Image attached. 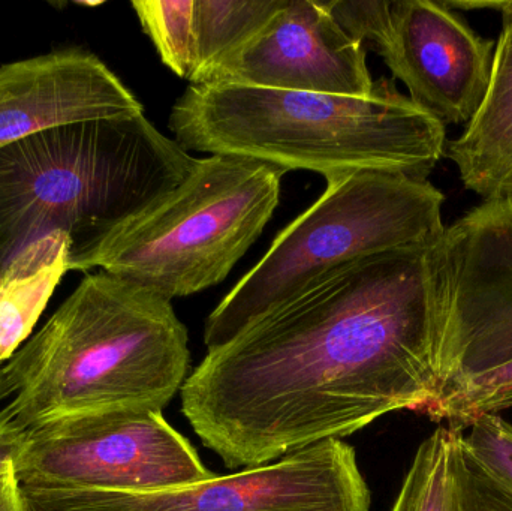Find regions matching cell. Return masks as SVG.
<instances>
[{
	"mask_svg": "<svg viewBox=\"0 0 512 511\" xmlns=\"http://www.w3.org/2000/svg\"><path fill=\"white\" fill-rule=\"evenodd\" d=\"M512 408V359L489 371L471 375L445 390L444 395L424 411V416L441 425L468 428L486 414Z\"/></svg>",
	"mask_w": 512,
	"mask_h": 511,
	"instance_id": "18",
	"label": "cell"
},
{
	"mask_svg": "<svg viewBox=\"0 0 512 511\" xmlns=\"http://www.w3.org/2000/svg\"><path fill=\"white\" fill-rule=\"evenodd\" d=\"M72 239L54 231L30 243L0 270V368L29 341L39 317L69 272Z\"/></svg>",
	"mask_w": 512,
	"mask_h": 511,
	"instance_id": "14",
	"label": "cell"
},
{
	"mask_svg": "<svg viewBox=\"0 0 512 511\" xmlns=\"http://www.w3.org/2000/svg\"><path fill=\"white\" fill-rule=\"evenodd\" d=\"M512 104V27H502L496 42L493 80L486 104L475 119L489 117Z\"/></svg>",
	"mask_w": 512,
	"mask_h": 511,
	"instance_id": "20",
	"label": "cell"
},
{
	"mask_svg": "<svg viewBox=\"0 0 512 511\" xmlns=\"http://www.w3.org/2000/svg\"><path fill=\"white\" fill-rule=\"evenodd\" d=\"M197 159L144 113L47 129L0 149V270L54 231L72 248L158 203Z\"/></svg>",
	"mask_w": 512,
	"mask_h": 511,
	"instance_id": "4",
	"label": "cell"
},
{
	"mask_svg": "<svg viewBox=\"0 0 512 511\" xmlns=\"http://www.w3.org/2000/svg\"><path fill=\"white\" fill-rule=\"evenodd\" d=\"M409 98L448 125L469 126L486 104L496 42L433 0H390L384 30L373 42Z\"/></svg>",
	"mask_w": 512,
	"mask_h": 511,
	"instance_id": "10",
	"label": "cell"
},
{
	"mask_svg": "<svg viewBox=\"0 0 512 511\" xmlns=\"http://www.w3.org/2000/svg\"><path fill=\"white\" fill-rule=\"evenodd\" d=\"M23 492L30 511H370L372 506L357 453L342 440L168 491Z\"/></svg>",
	"mask_w": 512,
	"mask_h": 511,
	"instance_id": "9",
	"label": "cell"
},
{
	"mask_svg": "<svg viewBox=\"0 0 512 511\" xmlns=\"http://www.w3.org/2000/svg\"><path fill=\"white\" fill-rule=\"evenodd\" d=\"M429 263L442 396L512 359V197L486 198L445 227Z\"/></svg>",
	"mask_w": 512,
	"mask_h": 511,
	"instance_id": "8",
	"label": "cell"
},
{
	"mask_svg": "<svg viewBox=\"0 0 512 511\" xmlns=\"http://www.w3.org/2000/svg\"><path fill=\"white\" fill-rule=\"evenodd\" d=\"M23 489L158 492L213 479L162 411L110 408L27 429L14 461Z\"/></svg>",
	"mask_w": 512,
	"mask_h": 511,
	"instance_id": "7",
	"label": "cell"
},
{
	"mask_svg": "<svg viewBox=\"0 0 512 511\" xmlns=\"http://www.w3.org/2000/svg\"><path fill=\"white\" fill-rule=\"evenodd\" d=\"M171 300L107 272L86 276L8 362L18 428L110 408L164 411L191 368Z\"/></svg>",
	"mask_w": 512,
	"mask_h": 511,
	"instance_id": "3",
	"label": "cell"
},
{
	"mask_svg": "<svg viewBox=\"0 0 512 511\" xmlns=\"http://www.w3.org/2000/svg\"><path fill=\"white\" fill-rule=\"evenodd\" d=\"M445 156L456 165L463 186L483 200L512 197V104L475 119L448 140Z\"/></svg>",
	"mask_w": 512,
	"mask_h": 511,
	"instance_id": "15",
	"label": "cell"
},
{
	"mask_svg": "<svg viewBox=\"0 0 512 511\" xmlns=\"http://www.w3.org/2000/svg\"><path fill=\"white\" fill-rule=\"evenodd\" d=\"M391 511H512V488L474 455L465 429L441 425L418 447Z\"/></svg>",
	"mask_w": 512,
	"mask_h": 511,
	"instance_id": "13",
	"label": "cell"
},
{
	"mask_svg": "<svg viewBox=\"0 0 512 511\" xmlns=\"http://www.w3.org/2000/svg\"><path fill=\"white\" fill-rule=\"evenodd\" d=\"M15 395V380L8 363L0 368V402Z\"/></svg>",
	"mask_w": 512,
	"mask_h": 511,
	"instance_id": "23",
	"label": "cell"
},
{
	"mask_svg": "<svg viewBox=\"0 0 512 511\" xmlns=\"http://www.w3.org/2000/svg\"><path fill=\"white\" fill-rule=\"evenodd\" d=\"M432 246L346 264L207 350L182 414L230 470L342 440L439 396Z\"/></svg>",
	"mask_w": 512,
	"mask_h": 511,
	"instance_id": "1",
	"label": "cell"
},
{
	"mask_svg": "<svg viewBox=\"0 0 512 511\" xmlns=\"http://www.w3.org/2000/svg\"><path fill=\"white\" fill-rule=\"evenodd\" d=\"M143 113L119 77L89 51H51L0 66V149L47 129Z\"/></svg>",
	"mask_w": 512,
	"mask_h": 511,
	"instance_id": "12",
	"label": "cell"
},
{
	"mask_svg": "<svg viewBox=\"0 0 512 511\" xmlns=\"http://www.w3.org/2000/svg\"><path fill=\"white\" fill-rule=\"evenodd\" d=\"M168 126L186 152L313 171L327 185L360 171L427 180L448 143L447 126L400 93L394 78H379L367 96L191 84Z\"/></svg>",
	"mask_w": 512,
	"mask_h": 511,
	"instance_id": "2",
	"label": "cell"
},
{
	"mask_svg": "<svg viewBox=\"0 0 512 511\" xmlns=\"http://www.w3.org/2000/svg\"><path fill=\"white\" fill-rule=\"evenodd\" d=\"M285 0H194L197 84L222 59L261 32Z\"/></svg>",
	"mask_w": 512,
	"mask_h": 511,
	"instance_id": "16",
	"label": "cell"
},
{
	"mask_svg": "<svg viewBox=\"0 0 512 511\" xmlns=\"http://www.w3.org/2000/svg\"><path fill=\"white\" fill-rule=\"evenodd\" d=\"M285 174L243 156L197 159L158 203L72 248L69 270L101 269L168 300L215 287L261 236Z\"/></svg>",
	"mask_w": 512,
	"mask_h": 511,
	"instance_id": "5",
	"label": "cell"
},
{
	"mask_svg": "<svg viewBox=\"0 0 512 511\" xmlns=\"http://www.w3.org/2000/svg\"><path fill=\"white\" fill-rule=\"evenodd\" d=\"M135 14L162 62L180 78L197 74L194 0H137Z\"/></svg>",
	"mask_w": 512,
	"mask_h": 511,
	"instance_id": "17",
	"label": "cell"
},
{
	"mask_svg": "<svg viewBox=\"0 0 512 511\" xmlns=\"http://www.w3.org/2000/svg\"><path fill=\"white\" fill-rule=\"evenodd\" d=\"M444 203V194L429 180L387 171H360L327 185L209 315L207 350L227 344L346 264L394 249L435 245L445 230Z\"/></svg>",
	"mask_w": 512,
	"mask_h": 511,
	"instance_id": "6",
	"label": "cell"
},
{
	"mask_svg": "<svg viewBox=\"0 0 512 511\" xmlns=\"http://www.w3.org/2000/svg\"><path fill=\"white\" fill-rule=\"evenodd\" d=\"M23 429L0 411V477L14 468L15 456L23 443Z\"/></svg>",
	"mask_w": 512,
	"mask_h": 511,
	"instance_id": "21",
	"label": "cell"
},
{
	"mask_svg": "<svg viewBox=\"0 0 512 511\" xmlns=\"http://www.w3.org/2000/svg\"><path fill=\"white\" fill-rule=\"evenodd\" d=\"M466 443L474 455L512 488V425L499 414H486L469 423Z\"/></svg>",
	"mask_w": 512,
	"mask_h": 511,
	"instance_id": "19",
	"label": "cell"
},
{
	"mask_svg": "<svg viewBox=\"0 0 512 511\" xmlns=\"http://www.w3.org/2000/svg\"><path fill=\"white\" fill-rule=\"evenodd\" d=\"M502 27H512V0H502Z\"/></svg>",
	"mask_w": 512,
	"mask_h": 511,
	"instance_id": "24",
	"label": "cell"
},
{
	"mask_svg": "<svg viewBox=\"0 0 512 511\" xmlns=\"http://www.w3.org/2000/svg\"><path fill=\"white\" fill-rule=\"evenodd\" d=\"M366 56V47L340 29L324 2L285 0L258 35L197 84L367 96L375 81Z\"/></svg>",
	"mask_w": 512,
	"mask_h": 511,
	"instance_id": "11",
	"label": "cell"
},
{
	"mask_svg": "<svg viewBox=\"0 0 512 511\" xmlns=\"http://www.w3.org/2000/svg\"><path fill=\"white\" fill-rule=\"evenodd\" d=\"M0 511H30L14 468L0 477Z\"/></svg>",
	"mask_w": 512,
	"mask_h": 511,
	"instance_id": "22",
	"label": "cell"
}]
</instances>
